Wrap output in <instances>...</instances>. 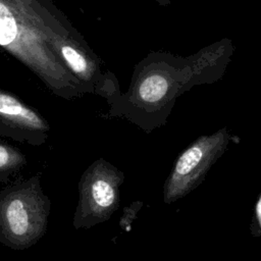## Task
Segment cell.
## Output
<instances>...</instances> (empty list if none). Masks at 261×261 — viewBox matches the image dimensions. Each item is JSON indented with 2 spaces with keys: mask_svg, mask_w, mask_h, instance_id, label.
<instances>
[{
  "mask_svg": "<svg viewBox=\"0 0 261 261\" xmlns=\"http://www.w3.org/2000/svg\"><path fill=\"white\" fill-rule=\"evenodd\" d=\"M232 52L231 41L225 39L189 57L150 53L136 65L128 92L120 97L119 105L134 121L151 114H168L179 94L195 85L218 80Z\"/></svg>",
  "mask_w": 261,
  "mask_h": 261,
  "instance_id": "obj_1",
  "label": "cell"
},
{
  "mask_svg": "<svg viewBox=\"0 0 261 261\" xmlns=\"http://www.w3.org/2000/svg\"><path fill=\"white\" fill-rule=\"evenodd\" d=\"M45 118L15 96L0 90V136L41 146L49 137Z\"/></svg>",
  "mask_w": 261,
  "mask_h": 261,
  "instance_id": "obj_6",
  "label": "cell"
},
{
  "mask_svg": "<svg viewBox=\"0 0 261 261\" xmlns=\"http://www.w3.org/2000/svg\"><path fill=\"white\" fill-rule=\"evenodd\" d=\"M50 207L39 175L18 176L0 191V243L13 250L35 245L47 230Z\"/></svg>",
  "mask_w": 261,
  "mask_h": 261,
  "instance_id": "obj_3",
  "label": "cell"
},
{
  "mask_svg": "<svg viewBox=\"0 0 261 261\" xmlns=\"http://www.w3.org/2000/svg\"><path fill=\"white\" fill-rule=\"evenodd\" d=\"M256 217H257L259 227L261 228V196L258 199V202L256 204Z\"/></svg>",
  "mask_w": 261,
  "mask_h": 261,
  "instance_id": "obj_8",
  "label": "cell"
},
{
  "mask_svg": "<svg viewBox=\"0 0 261 261\" xmlns=\"http://www.w3.org/2000/svg\"><path fill=\"white\" fill-rule=\"evenodd\" d=\"M27 165L24 154L13 145L0 141V182L10 184Z\"/></svg>",
  "mask_w": 261,
  "mask_h": 261,
  "instance_id": "obj_7",
  "label": "cell"
},
{
  "mask_svg": "<svg viewBox=\"0 0 261 261\" xmlns=\"http://www.w3.org/2000/svg\"><path fill=\"white\" fill-rule=\"evenodd\" d=\"M57 33L37 13L33 0H0V46L29 65L56 94L69 98L87 89L59 53L61 45L71 40H62Z\"/></svg>",
  "mask_w": 261,
  "mask_h": 261,
  "instance_id": "obj_2",
  "label": "cell"
},
{
  "mask_svg": "<svg viewBox=\"0 0 261 261\" xmlns=\"http://www.w3.org/2000/svg\"><path fill=\"white\" fill-rule=\"evenodd\" d=\"M155 1H157V2H158L159 4H161V5H167V4L170 3L171 0H155Z\"/></svg>",
  "mask_w": 261,
  "mask_h": 261,
  "instance_id": "obj_9",
  "label": "cell"
},
{
  "mask_svg": "<svg viewBox=\"0 0 261 261\" xmlns=\"http://www.w3.org/2000/svg\"><path fill=\"white\" fill-rule=\"evenodd\" d=\"M123 173L104 159L96 160L79 182V204L73 214L74 228H88L107 220L119 205Z\"/></svg>",
  "mask_w": 261,
  "mask_h": 261,
  "instance_id": "obj_4",
  "label": "cell"
},
{
  "mask_svg": "<svg viewBox=\"0 0 261 261\" xmlns=\"http://www.w3.org/2000/svg\"><path fill=\"white\" fill-rule=\"evenodd\" d=\"M227 143L228 134L225 128L210 136H202L193 142L178 156L165 181V203L174 202L194 190L222 155Z\"/></svg>",
  "mask_w": 261,
  "mask_h": 261,
  "instance_id": "obj_5",
  "label": "cell"
}]
</instances>
